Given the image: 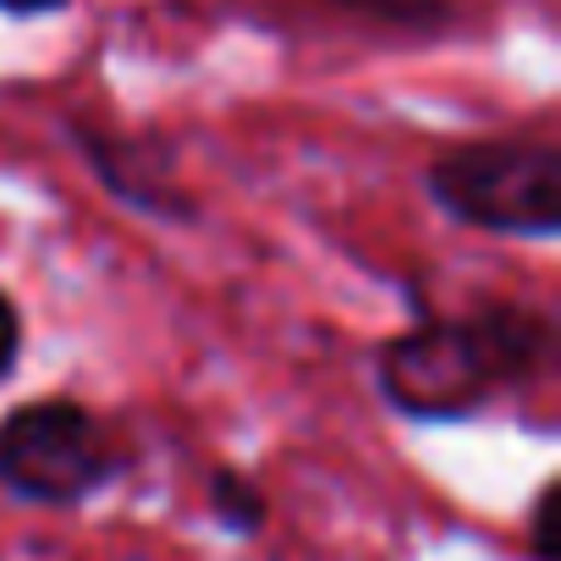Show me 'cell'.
Returning a JSON list of instances; mask_svg holds the SVG:
<instances>
[{
    "mask_svg": "<svg viewBox=\"0 0 561 561\" xmlns=\"http://www.w3.org/2000/svg\"><path fill=\"white\" fill-rule=\"evenodd\" d=\"M430 198L479 231L556 237L561 231V144L556 138H484L457 144L424 171Z\"/></svg>",
    "mask_w": 561,
    "mask_h": 561,
    "instance_id": "7a4b0ae2",
    "label": "cell"
},
{
    "mask_svg": "<svg viewBox=\"0 0 561 561\" xmlns=\"http://www.w3.org/2000/svg\"><path fill=\"white\" fill-rule=\"evenodd\" d=\"M122 468L116 435L78 402H28L0 424V484L39 506H72Z\"/></svg>",
    "mask_w": 561,
    "mask_h": 561,
    "instance_id": "3957f363",
    "label": "cell"
},
{
    "mask_svg": "<svg viewBox=\"0 0 561 561\" xmlns=\"http://www.w3.org/2000/svg\"><path fill=\"white\" fill-rule=\"evenodd\" d=\"M561 484L545 479V490L534 495V512H528V556L534 561H561Z\"/></svg>",
    "mask_w": 561,
    "mask_h": 561,
    "instance_id": "8992f818",
    "label": "cell"
},
{
    "mask_svg": "<svg viewBox=\"0 0 561 561\" xmlns=\"http://www.w3.org/2000/svg\"><path fill=\"white\" fill-rule=\"evenodd\" d=\"M556 358V325L523 304H490L468 320H424L375 358L380 397L424 424L479 413L501 386H528Z\"/></svg>",
    "mask_w": 561,
    "mask_h": 561,
    "instance_id": "6da1fadb",
    "label": "cell"
},
{
    "mask_svg": "<svg viewBox=\"0 0 561 561\" xmlns=\"http://www.w3.org/2000/svg\"><path fill=\"white\" fill-rule=\"evenodd\" d=\"M83 149H89V160H94V171L105 176V187L111 193H122L133 209H149V215H187L193 204L187 198H176V187H171V171H144V160H138V149L144 144H133V138H94L89 127H83Z\"/></svg>",
    "mask_w": 561,
    "mask_h": 561,
    "instance_id": "277c9868",
    "label": "cell"
},
{
    "mask_svg": "<svg viewBox=\"0 0 561 561\" xmlns=\"http://www.w3.org/2000/svg\"><path fill=\"white\" fill-rule=\"evenodd\" d=\"M18 353H23V320H18V304L0 293V380L18 369Z\"/></svg>",
    "mask_w": 561,
    "mask_h": 561,
    "instance_id": "52a82bcc",
    "label": "cell"
},
{
    "mask_svg": "<svg viewBox=\"0 0 561 561\" xmlns=\"http://www.w3.org/2000/svg\"><path fill=\"white\" fill-rule=\"evenodd\" d=\"M209 512H215L231 534H259V523H264V495H259L253 479H242V473H231V468H215V473H209Z\"/></svg>",
    "mask_w": 561,
    "mask_h": 561,
    "instance_id": "5b68a950",
    "label": "cell"
},
{
    "mask_svg": "<svg viewBox=\"0 0 561 561\" xmlns=\"http://www.w3.org/2000/svg\"><path fill=\"white\" fill-rule=\"evenodd\" d=\"M61 7L67 0H0V12H12V18H50Z\"/></svg>",
    "mask_w": 561,
    "mask_h": 561,
    "instance_id": "ba28073f",
    "label": "cell"
}]
</instances>
